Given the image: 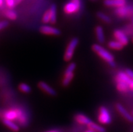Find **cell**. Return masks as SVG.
I'll list each match as a JSON object with an SVG mask.
<instances>
[{
  "instance_id": "27",
  "label": "cell",
  "mask_w": 133,
  "mask_h": 132,
  "mask_svg": "<svg viewBox=\"0 0 133 132\" xmlns=\"http://www.w3.org/2000/svg\"><path fill=\"white\" fill-rule=\"evenodd\" d=\"M10 23L7 20H3V21H0V31L3 29H6L7 27L8 26Z\"/></svg>"
},
{
  "instance_id": "1",
  "label": "cell",
  "mask_w": 133,
  "mask_h": 132,
  "mask_svg": "<svg viewBox=\"0 0 133 132\" xmlns=\"http://www.w3.org/2000/svg\"><path fill=\"white\" fill-rule=\"evenodd\" d=\"M91 48H92V50L95 53L97 54L101 59H103L105 61L108 62L111 67L116 66L114 55L110 51H108L106 48L98 44H93Z\"/></svg>"
},
{
  "instance_id": "7",
  "label": "cell",
  "mask_w": 133,
  "mask_h": 132,
  "mask_svg": "<svg viewBox=\"0 0 133 132\" xmlns=\"http://www.w3.org/2000/svg\"><path fill=\"white\" fill-rule=\"evenodd\" d=\"M18 109H11L3 111L2 119L14 121L18 119Z\"/></svg>"
},
{
  "instance_id": "6",
  "label": "cell",
  "mask_w": 133,
  "mask_h": 132,
  "mask_svg": "<svg viewBox=\"0 0 133 132\" xmlns=\"http://www.w3.org/2000/svg\"><path fill=\"white\" fill-rule=\"evenodd\" d=\"M114 37L116 40L121 43L124 46H126L129 43V39L124 31L120 29H116L114 31Z\"/></svg>"
},
{
  "instance_id": "36",
  "label": "cell",
  "mask_w": 133,
  "mask_h": 132,
  "mask_svg": "<svg viewBox=\"0 0 133 132\" xmlns=\"http://www.w3.org/2000/svg\"><path fill=\"white\" fill-rule=\"evenodd\" d=\"M132 42L133 43V36H132Z\"/></svg>"
},
{
  "instance_id": "29",
  "label": "cell",
  "mask_w": 133,
  "mask_h": 132,
  "mask_svg": "<svg viewBox=\"0 0 133 132\" xmlns=\"http://www.w3.org/2000/svg\"><path fill=\"white\" fill-rule=\"evenodd\" d=\"M129 89L133 90V80H132L131 82L129 84Z\"/></svg>"
},
{
  "instance_id": "26",
  "label": "cell",
  "mask_w": 133,
  "mask_h": 132,
  "mask_svg": "<svg viewBox=\"0 0 133 132\" xmlns=\"http://www.w3.org/2000/svg\"><path fill=\"white\" fill-rule=\"evenodd\" d=\"M5 1L7 6L10 9L14 8L16 5L15 3V0H5Z\"/></svg>"
},
{
  "instance_id": "10",
  "label": "cell",
  "mask_w": 133,
  "mask_h": 132,
  "mask_svg": "<svg viewBox=\"0 0 133 132\" xmlns=\"http://www.w3.org/2000/svg\"><path fill=\"white\" fill-rule=\"evenodd\" d=\"M104 5L108 7H114V8H121L125 6L127 1L126 0H105Z\"/></svg>"
},
{
  "instance_id": "33",
  "label": "cell",
  "mask_w": 133,
  "mask_h": 132,
  "mask_svg": "<svg viewBox=\"0 0 133 132\" xmlns=\"http://www.w3.org/2000/svg\"><path fill=\"white\" fill-rule=\"evenodd\" d=\"M2 115H3V111L0 109V118L2 119Z\"/></svg>"
},
{
  "instance_id": "37",
  "label": "cell",
  "mask_w": 133,
  "mask_h": 132,
  "mask_svg": "<svg viewBox=\"0 0 133 132\" xmlns=\"http://www.w3.org/2000/svg\"><path fill=\"white\" fill-rule=\"evenodd\" d=\"M132 115H133V111H132Z\"/></svg>"
},
{
  "instance_id": "35",
  "label": "cell",
  "mask_w": 133,
  "mask_h": 132,
  "mask_svg": "<svg viewBox=\"0 0 133 132\" xmlns=\"http://www.w3.org/2000/svg\"><path fill=\"white\" fill-rule=\"evenodd\" d=\"M84 132H93V131L91 130V129H89V130L86 131H84Z\"/></svg>"
},
{
  "instance_id": "34",
  "label": "cell",
  "mask_w": 133,
  "mask_h": 132,
  "mask_svg": "<svg viewBox=\"0 0 133 132\" xmlns=\"http://www.w3.org/2000/svg\"><path fill=\"white\" fill-rule=\"evenodd\" d=\"M131 25L132 26V29H133V17H132L131 18Z\"/></svg>"
},
{
  "instance_id": "22",
  "label": "cell",
  "mask_w": 133,
  "mask_h": 132,
  "mask_svg": "<svg viewBox=\"0 0 133 132\" xmlns=\"http://www.w3.org/2000/svg\"><path fill=\"white\" fill-rule=\"evenodd\" d=\"M4 16L6 17L7 18L10 20H15L17 18V14L14 10H6L4 13Z\"/></svg>"
},
{
  "instance_id": "4",
  "label": "cell",
  "mask_w": 133,
  "mask_h": 132,
  "mask_svg": "<svg viewBox=\"0 0 133 132\" xmlns=\"http://www.w3.org/2000/svg\"><path fill=\"white\" fill-rule=\"evenodd\" d=\"M99 122L103 125H108L111 123V117L110 112L106 107L101 106L99 109V115H98Z\"/></svg>"
},
{
  "instance_id": "19",
  "label": "cell",
  "mask_w": 133,
  "mask_h": 132,
  "mask_svg": "<svg viewBox=\"0 0 133 132\" xmlns=\"http://www.w3.org/2000/svg\"><path fill=\"white\" fill-rule=\"evenodd\" d=\"M17 121H18L19 123L22 126H26L27 122V118H26V115L22 109H18V117Z\"/></svg>"
},
{
  "instance_id": "30",
  "label": "cell",
  "mask_w": 133,
  "mask_h": 132,
  "mask_svg": "<svg viewBox=\"0 0 133 132\" xmlns=\"http://www.w3.org/2000/svg\"><path fill=\"white\" fill-rule=\"evenodd\" d=\"M22 1H23V0H15V3L17 5V4H19L20 3H21Z\"/></svg>"
},
{
  "instance_id": "11",
  "label": "cell",
  "mask_w": 133,
  "mask_h": 132,
  "mask_svg": "<svg viewBox=\"0 0 133 132\" xmlns=\"http://www.w3.org/2000/svg\"><path fill=\"white\" fill-rule=\"evenodd\" d=\"M74 120L76 121L78 123L81 125H84V126H88L92 121L87 116L84 115L83 113L76 114V115L74 116Z\"/></svg>"
},
{
  "instance_id": "17",
  "label": "cell",
  "mask_w": 133,
  "mask_h": 132,
  "mask_svg": "<svg viewBox=\"0 0 133 132\" xmlns=\"http://www.w3.org/2000/svg\"><path fill=\"white\" fill-rule=\"evenodd\" d=\"M108 47L111 49L116 51H120L124 48V46L121 43H120L118 40H111L108 43Z\"/></svg>"
},
{
  "instance_id": "38",
  "label": "cell",
  "mask_w": 133,
  "mask_h": 132,
  "mask_svg": "<svg viewBox=\"0 0 133 132\" xmlns=\"http://www.w3.org/2000/svg\"><path fill=\"white\" fill-rule=\"evenodd\" d=\"M93 132H95V131H93Z\"/></svg>"
},
{
  "instance_id": "3",
  "label": "cell",
  "mask_w": 133,
  "mask_h": 132,
  "mask_svg": "<svg viewBox=\"0 0 133 132\" xmlns=\"http://www.w3.org/2000/svg\"><path fill=\"white\" fill-rule=\"evenodd\" d=\"M81 0H70L64 7V12L68 15L76 13L81 10Z\"/></svg>"
},
{
  "instance_id": "5",
  "label": "cell",
  "mask_w": 133,
  "mask_h": 132,
  "mask_svg": "<svg viewBox=\"0 0 133 132\" xmlns=\"http://www.w3.org/2000/svg\"><path fill=\"white\" fill-rule=\"evenodd\" d=\"M39 31L41 33L46 35L59 36L61 34V31L56 27L49 25H43L39 28Z\"/></svg>"
},
{
  "instance_id": "24",
  "label": "cell",
  "mask_w": 133,
  "mask_h": 132,
  "mask_svg": "<svg viewBox=\"0 0 133 132\" xmlns=\"http://www.w3.org/2000/svg\"><path fill=\"white\" fill-rule=\"evenodd\" d=\"M50 14H49V10H47L45 13H44L43 16L42 18V22L44 24H48L50 22Z\"/></svg>"
},
{
  "instance_id": "21",
  "label": "cell",
  "mask_w": 133,
  "mask_h": 132,
  "mask_svg": "<svg viewBox=\"0 0 133 132\" xmlns=\"http://www.w3.org/2000/svg\"><path fill=\"white\" fill-rule=\"evenodd\" d=\"M97 16L98 17V18L100 19L101 21L104 22L106 24H110L111 22V19L109 16L106 15L105 13L101 12H98L97 13Z\"/></svg>"
},
{
  "instance_id": "31",
  "label": "cell",
  "mask_w": 133,
  "mask_h": 132,
  "mask_svg": "<svg viewBox=\"0 0 133 132\" xmlns=\"http://www.w3.org/2000/svg\"><path fill=\"white\" fill-rule=\"evenodd\" d=\"M45 132H59V131L58 130H56V129H52V130H49Z\"/></svg>"
},
{
  "instance_id": "32",
  "label": "cell",
  "mask_w": 133,
  "mask_h": 132,
  "mask_svg": "<svg viewBox=\"0 0 133 132\" xmlns=\"http://www.w3.org/2000/svg\"><path fill=\"white\" fill-rule=\"evenodd\" d=\"M3 0H0V8L3 6Z\"/></svg>"
},
{
  "instance_id": "20",
  "label": "cell",
  "mask_w": 133,
  "mask_h": 132,
  "mask_svg": "<svg viewBox=\"0 0 133 132\" xmlns=\"http://www.w3.org/2000/svg\"><path fill=\"white\" fill-rule=\"evenodd\" d=\"M116 88L120 92H127L129 89V86L128 84L122 81L116 80Z\"/></svg>"
},
{
  "instance_id": "25",
  "label": "cell",
  "mask_w": 133,
  "mask_h": 132,
  "mask_svg": "<svg viewBox=\"0 0 133 132\" xmlns=\"http://www.w3.org/2000/svg\"><path fill=\"white\" fill-rule=\"evenodd\" d=\"M76 65L75 63H74V62L70 63L67 67V68L66 69L65 73H71V72H74V71L75 70V69H76Z\"/></svg>"
},
{
  "instance_id": "28",
  "label": "cell",
  "mask_w": 133,
  "mask_h": 132,
  "mask_svg": "<svg viewBox=\"0 0 133 132\" xmlns=\"http://www.w3.org/2000/svg\"><path fill=\"white\" fill-rule=\"evenodd\" d=\"M125 73L128 75V76L130 78V80H133V71L130 69H127L125 70Z\"/></svg>"
},
{
  "instance_id": "23",
  "label": "cell",
  "mask_w": 133,
  "mask_h": 132,
  "mask_svg": "<svg viewBox=\"0 0 133 132\" xmlns=\"http://www.w3.org/2000/svg\"><path fill=\"white\" fill-rule=\"evenodd\" d=\"M18 88L21 92L24 93H30L31 92V88L30 86L25 83H21L19 84Z\"/></svg>"
},
{
  "instance_id": "14",
  "label": "cell",
  "mask_w": 133,
  "mask_h": 132,
  "mask_svg": "<svg viewBox=\"0 0 133 132\" xmlns=\"http://www.w3.org/2000/svg\"><path fill=\"white\" fill-rule=\"evenodd\" d=\"M50 14V22L51 24H56L57 22V7L55 4H52L49 9Z\"/></svg>"
},
{
  "instance_id": "15",
  "label": "cell",
  "mask_w": 133,
  "mask_h": 132,
  "mask_svg": "<svg viewBox=\"0 0 133 132\" xmlns=\"http://www.w3.org/2000/svg\"><path fill=\"white\" fill-rule=\"evenodd\" d=\"M74 77V72H71V73H64V78L62 80V86L66 87L68 86L70 84V82L73 80Z\"/></svg>"
},
{
  "instance_id": "2",
  "label": "cell",
  "mask_w": 133,
  "mask_h": 132,
  "mask_svg": "<svg viewBox=\"0 0 133 132\" xmlns=\"http://www.w3.org/2000/svg\"><path fill=\"white\" fill-rule=\"evenodd\" d=\"M78 43H79V40L78 38H73L70 41L67 47H66V51L64 53V59L66 61H69L72 59L74 51H75V49L78 45Z\"/></svg>"
},
{
  "instance_id": "8",
  "label": "cell",
  "mask_w": 133,
  "mask_h": 132,
  "mask_svg": "<svg viewBox=\"0 0 133 132\" xmlns=\"http://www.w3.org/2000/svg\"><path fill=\"white\" fill-rule=\"evenodd\" d=\"M38 86H39L41 90H42L43 91L46 92L49 95L54 96H56L57 94V92L56 91V90L53 88L49 84H47L45 82H43V81L39 82L38 83Z\"/></svg>"
},
{
  "instance_id": "18",
  "label": "cell",
  "mask_w": 133,
  "mask_h": 132,
  "mask_svg": "<svg viewBox=\"0 0 133 132\" xmlns=\"http://www.w3.org/2000/svg\"><path fill=\"white\" fill-rule=\"evenodd\" d=\"M116 80L122 81V82H125V83L128 84V86H129V84L131 82L132 80H130V78L128 77V75L125 73V72H120L118 73L117 76L116 77Z\"/></svg>"
},
{
  "instance_id": "12",
  "label": "cell",
  "mask_w": 133,
  "mask_h": 132,
  "mask_svg": "<svg viewBox=\"0 0 133 132\" xmlns=\"http://www.w3.org/2000/svg\"><path fill=\"white\" fill-rule=\"evenodd\" d=\"M95 34H96V37L98 42L101 44L104 43L105 38V34L103 27L101 26H97L95 27Z\"/></svg>"
},
{
  "instance_id": "13",
  "label": "cell",
  "mask_w": 133,
  "mask_h": 132,
  "mask_svg": "<svg viewBox=\"0 0 133 132\" xmlns=\"http://www.w3.org/2000/svg\"><path fill=\"white\" fill-rule=\"evenodd\" d=\"M2 123H3L4 126H6L7 127H8L9 129L12 130L13 131L17 132L20 130V127L17 123L14 122V121L8 120V119H2Z\"/></svg>"
},
{
  "instance_id": "16",
  "label": "cell",
  "mask_w": 133,
  "mask_h": 132,
  "mask_svg": "<svg viewBox=\"0 0 133 132\" xmlns=\"http://www.w3.org/2000/svg\"><path fill=\"white\" fill-rule=\"evenodd\" d=\"M89 129L92 130L95 132H106V129L103 126H101L91 121L89 125H88Z\"/></svg>"
},
{
  "instance_id": "9",
  "label": "cell",
  "mask_w": 133,
  "mask_h": 132,
  "mask_svg": "<svg viewBox=\"0 0 133 132\" xmlns=\"http://www.w3.org/2000/svg\"><path fill=\"white\" fill-rule=\"evenodd\" d=\"M116 108L118 110V111L122 115V117H124L126 119V120H127L129 122H133V115L132 114H130V113L128 112V110L125 109L123 106L121 104L118 103L116 105Z\"/></svg>"
}]
</instances>
